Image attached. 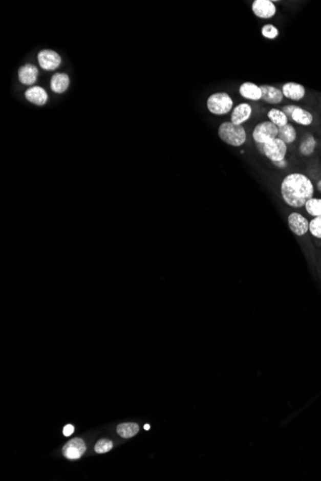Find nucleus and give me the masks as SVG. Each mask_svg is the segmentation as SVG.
<instances>
[{
  "instance_id": "nucleus-16",
  "label": "nucleus",
  "mask_w": 321,
  "mask_h": 481,
  "mask_svg": "<svg viewBox=\"0 0 321 481\" xmlns=\"http://www.w3.org/2000/svg\"><path fill=\"white\" fill-rule=\"evenodd\" d=\"M290 120L301 126H310L313 122V116L308 110L297 106V108L293 111Z\"/></svg>"
},
{
  "instance_id": "nucleus-20",
  "label": "nucleus",
  "mask_w": 321,
  "mask_h": 481,
  "mask_svg": "<svg viewBox=\"0 0 321 481\" xmlns=\"http://www.w3.org/2000/svg\"><path fill=\"white\" fill-rule=\"evenodd\" d=\"M267 118L270 122L276 125L278 128H281L285 125L289 124V119L283 113L282 110L270 109L267 112Z\"/></svg>"
},
{
  "instance_id": "nucleus-1",
  "label": "nucleus",
  "mask_w": 321,
  "mask_h": 481,
  "mask_svg": "<svg viewBox=\"0 0 321 481\" xmlns=\"http://www.w3.org/2000/svg\"><path fill=\"white\" fill-rule=\"evenodd\" d=\"M283 201L290 208L300 209L314 195V186L312 180L307 175L294 172L283 179L280 186Z\"/></svg>"
},
{
  "instance_id": "nucleus-7",
  "label": "nucleus",
  "mask_w": 321,
  "mask_h": 481,
  "mask_svg": "<svg viewBox=\"0 0 321 481\" xmlns=\"http://www.w3.org/2000/svg\"><path fill=\"white\" fill-rule=\"evenodd\" d=\"M288 226L292 233L297 236H303L309 232L310 221L299 212H291L288 216Z\"/></svg>"
},
{
  "instance_id": "nucleus-12",
  "label": "nucleus",
  "mask_w": 321,
  "mask_h": 481,
  "mask_svg": "<svg viewBox=\"0 0 321 481\" xmlns=\"http://www.w3.org/2000/svg\"><path fill=\"white\" fill-rule=\"evenodd\" d=\"M262 90V100L270 105H278L285 98L283 95L282 90L276 88L274 85H260Z\"/></svg>"
},
{
  "instance_id": "nucleus-28",
  "label": "nucleus",
  "mask_w": 321,
  "mask_h": 481,
  "mask_svg": "<svg viewBox=\"0 0 321 481\" xmlns=\"http://www.w3.org/2000/svg\"><path fill=\"white\" fill-rule=\"evenodd\" d=\"M74 431V427L72 425H67L66 427H63V435L65 436H71Z\"/></svg>"
},
{
  "instance_id": "nucleus-27",
  "label": "nucleus",
  "mask_w": 321,
  "mask_h": 481,
  "mask_svg": "<svg viewBox=\"0 0 321 481\" xmlns=\"http://www.w3.org/2000/svg\"><path fill=\"white\" fill-rule=\"evenodd\" d=\"M272 164L278 169H285V168L288 167V162H287L286 159L282 160V161H279V162H273Z\"/></svg>"
},
{
  "instance_id": "nucleus-25",
  "label": "nucleus",
  "mask_w": 321,
  "mask_h": 481,
  "mask_svg": "<svg viewBox=\"0 0 321 481\" xmlns=\"http://www.w3.org/2000/svg\"><path fill=\"white\" fill-rule=\"evenodd\" d=\"M113 449V442L109 439H100L95 444L94 450L97 453H106Z\"/></svg>"
},
{
  "instance_id": "nucleus-11",
  "label": "nucleus",
  "mask_w": 321,
  "mask_h": 481,
  "mask_svg": "<svg viewBox=\"0 0 321 481\" xmlns=\"http://www.w3.org/2000/svg\"><path fill=\"white\" fill-rule=\"evenodd\" d=\"M253 109L248 103H240L232 111L231 122L236 125H243L250 119Z\"/></svg>"
},
{
  "instance_id": "nucleus-26",
  "label": "nucleus",
  "mask_w": 321,
  "mask_h": 481,
  "mask_svg": "<svg viewBox=\"0 0 321 481\" xmlns=\"http://www.w3.org/2000/svg\"><path fill=\"white\" fill-rule=\"evenodd\" d=\"M296 108H297V105H287V106L283 107V113L286 115V117H288V119L290 120V119H291V115H292L293 111Z\"/></svg>"
},
{
  "instance_id": "nucleus-2",
  "label": "nucleus",
  "mask_w": 321,
  "mask_h": 481,
  "mask_svg": "<svg viewBox=\"0 0 321 481\" xmlns=\"http://www.w3.org/2000/svg\"><path fill=\"white\" fill-rule=\"evenodd\" d=\"M218 134L220 140L233 147H241L247 140V133L243 125H236L231 121L221 123Z\"/></svg>"
},
{
  "instance_id": "nucleus-30",
  "label": "nucleus",
  "mask_w": 321,
  "mask_h": 481,
  "mask_svg": "<svg viewBox=\"0 0 321 481\" xmlns=\"http://www.w3.org/2000/svg\"><path fill=\"white\" fill-rule=\"evenodd\" d=\"M149 428H150V426H149V425H145V426H144V429L148 430Z\"/></svg>"
},
{
  "instance_id": "nucleus-6",
  "label": "nucleus",
  "mask_w": 321,
  "mask_h": 481,
  "mask_svg": "<svg viewBox=\"0 0 321 481\" xmlns=\"http://www.w3.org/2000/svg\"><path fill=\"white\" fill-rule=\"evenodd\" d=\"M251 10L255 16L261 19H270L277 14V8L271 0H254Z\"/></svg>"
},
{
  "instance_id": "nucleus-10",
  "label": "nucleus",
  "mask_w": 321,
  "mask_h": 481,
  "mask_svg": "<svg viewBox=\"0 0 321 481\" xmlns=\"http://www.w3.org/2000/svg\"><path fill=\"white\" fill-rule=\"evenodd\" d=\"M283 95L285 98L292 101H300L306 95V88L299 83L288 82L282 86Z\"/></svg>"
},
{
  "instance_id": "nucleus-5",
  "label": "nucleus",
  "mask_w": 321,
  "mask_h": 481,
  "mask_svg": "<svg viewBox=\"0 0 321 481\" xmlns=\"http://www.w3.org/2000/svg\"><path fill=\"white\" fill-rule=\"evenodd\" d=\"M278 131V127L269 120L263 121L255 126L252 132V138L255 143L266 144L277 139Z\"/></svg>"
},
{
  "instance_id": "nucleus-3",
  "label": "nucleus",
  "mask_w": 321,
  "mask_h": 481,
  "mask_svg": "<svg viewBox=\"0 0 321 481\" xmlns=\"http://www.w3.org/2000/svg\"><path fill=\"white\" fill-rule=\"evenodd\" d=\"M255 146L259 152L271 163L285 160L288 153V145L278 138L266 144L255 143Z\"/></svg>"
},
{
  "instance_id": "nucleus-4",
  "label": "nucleus",
  "mask_w": 321,
  "mask_h": 481,
  "mask_svg": "<svg viewBox=\"0 0 321 481\" xmlns=\"http://www.w3.org/2000/svg\"><path fill=\"white\" fill-rule=\"evenodd\" d=\"M233 106L234 101L226 93H213L207 100V108L217 116L227 115L233 110Z\"/></svg>"
},
{
  "instance_id": "nucleus-8",
  "label": "nucleus",
  "mask_w": 321,
  "mask_h": 481,
  "mask_svg": "<svg viewBox=\"0 0 321 481\" xmlns=\"http://www.w3.org/2000/svg\"><path fill=\"white\" fill-rule=\"evenodd\" d=\"M38 61L42 70H55L61 64V57L55 51L42 50L38 54Z\"/></svg>"
},
{
  "instance_id": "nucleus-15",
  "label": "nucleus",
  "mask_w": 321,
  "mask_h": 481,
  "mask_svg": "<svg viewBox=\"0 0 321 481\" xmlns=\"http://www.w3.org/2000/svg\"><path fill=\"white\" fill-rule=\"evenodd\" d=\"M25 97L29 102L35 105H45L47 101V93L40 86H33L26 91Z\"/></svg>"
},
{
  "instance_id": "nucleus-13",
  "label": "nucleus",
  "mask_w": 321,
  "mask_h": 481,
  "mask_svg": "<svg viewBox=\"0 0 321 481\" xmlns=\"http://www.w3.org/2000/svg\"><path fill=\"white\" fill-rule=\"evenodd\" d=\"M239 93L241 96L251 101L262 100V90L260 85L252 82H244L239 88Z\"/></svg>"
},
{
  "instance_id": "nucleus-22",
  "label": "nucleus",
  "mask_w": 321,
  "mask_h": 481,
  "mask_svg": "<svg viewBox=\"0 0 321 481\" xmlns=\"http://www.w3.org/2000/svg\"><path fill=\"white\" fill-rule=\"evenodd\" d=\"M304 208L309 215L313 217L321 216V198H311L307 201Z\"/></svg>"
},
{
  "instance_id": "nucleus-19",
  "label": "nucleus",
  "mask_w": 321,
  "mask_h": 481,
  "mask_svg": "<svg viewBox=\"0 0 321 481\" xmlns=\"http://www.w3.org/2000/svg\"><path fill=\"white\" fill-rule=\"evenodd\" d=\"M316 145H317V141L315 140V138L311 134H307L304 136L298 148L299 153L304 157H310L313 155V152L315 151Z\"/></svg>"
},
{
  "instance_id": "nucleus-17",
  "label": "nucleus",
  "mask_w": 321,
  "mask_h": 481,
  "mask_svg": "<svg viewBox=\"0 0 321 481\" xmlns=\"http://www.w3.org/2000/svg\"><path fill=\"white\" fill-rule=\"evenodd\" d=\"M70 85V78L65 73H56L51 78L50 86L51 90L56 93H63L68 90Z\"/></svg>"
},
{
  "instance_id": "nucleus-9",
  "label": "nucleus",
  "mask_w": 321,
  "mask_h": 481,
  "mask_svg": "<svg viewBox=\"0 0 321 481\" xmlns=\"http://www.w3.org/2000/svg\"><path fill=\"white\" fill-rule=\"evenodd\" d=\"M62 451L65 457L69 459H78L85 453L86 445L82 439L74 438L63 446Z\"/></svg>"
},
{
  "instance_id": "nucleus-14",
  "label": "nucleus",
  "mask_w": 321,
  "mask_h": 481,
  "mask_svg": "<svg viewBox=\"0 0 321 481\" xmlns=\"http://www.w3.org/2000/svg\"><path fill=\"white\" fill-rule=\"evenodd\" d=\"M18 78L24 85H32L37 81L38 70L33 64H25L18 70Z\"/></svg>"
},
{
  "instance_id": "nucleus-18",
  "label": "nucleus",
  "mask_w": 321,
  "mask_h": 481,
  "mask_svg": "<svg viewBox=\"0 0 321 481\" xmlns=\"http://www.w3.org/2000/svg\"><path fill=\"white\" fill-rule=\"evenodd\" d=\"M278 129H279L278 137H277L278 139L283 140L287 145L293 144L295 142V140L297 139V132H296V129L293 127V125L289 123Z\"/></svg>"
},
{
  "instance_id": "nucleus-23",
  "label": "nucleus",
  "mask_w": 321,
  "mask_h": 481,
  "mask_svg": "<svg viewBox=\"0 0 321 481\" xmlns=\"http://www.w3.org/2000/svg\"><path fill=\"white\" fill-rule=\"evenodd\" d=\"M261 34L264 38L270 40L277 39L279 37V29L275 26L274 24H265L262 29H261Z\"/></svg>"
},
{
  "instance_id": "nucleus-29",
  "label": "nucleus",
  "mask_w": 321,
  "mask_h": 481,
  "mask_svg": "<svg viewBox=\"0 0 321 481\" xmlns=\"http://www.w3.org/2000/svg\"><path fill=\"white\" fill-rule=\"evenodd\" d=\"M316 189L318 190L319 193H321V180H319V181L317 182V184H316Z\"/></svg>"
},
{
  "instance_id": "nucleus-21",
  "label": "nucleus",
  "mask_w": 321,
  "mask_h": 481,
  "mask_svg": "<svg viewBox=\"0 0 321 481\" xmlns=\"http://www.w3.org/2000/svg\"><path fill=\"white\" fill-rule=\"evenodd\" d=\"M140 430V427L138 424L135 423H126V424H120L117 427V432L119 436L123 438H131L137 434Z\"/></svg>"
},
{
  "instance_id": "nucleus-24",
  "label": "nucleus",
  "mask_w": 321,
  "mask_h": 481,
  "mask_svg": "<svg viewBox=\"0 0 321 481\" xmlns=\"http://www.w3.org/2000/svg\"><path fill=\"white\" fill-rule=\"evenodd\" d=\"M309 232L313 235V237L321 239V216L313 217L310 221Z\"/></svg>"
}]
</instances>
